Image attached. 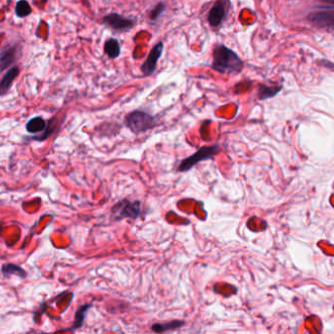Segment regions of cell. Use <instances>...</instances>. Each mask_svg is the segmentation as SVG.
<instances>
[{
	"instance_id": "15",
	"label": "cell",
	"mask_w": 334,
	"mask_h": 334,
	"mask_svg": "<svg viewBox=\"0 0 334 334\" xmlns=\"http://www.w3.org/2000/svg\"><path fill=\"white\" fill-rule=\"evenodd\" d=\"M2 272L5 276H10L12 274L18 275L21 278H24L26 276V272L25 270L19 266L13 265V264H6L2 267Z\"/></svg>"
},
{
	"instance_id": "4",
	"label": "cell",
	"mask_w": 334,
	"mask_h": 334,
	"mask_svg": "<svg viewBox=\"0 0 334 334\" xmlns=\"http://www.w3.org/2000/svg\"><path fill=\"white\" fill-rule=\"evenodd\" d=\"M113 213L120 219H137L141 215V204L139 201L123 200L117 203L113 208Z\"/></svg>"
},
{
	"instance_id": "17",
	"label": "cell",
	"mask_w": 334,
	"mask_h": 334,
	"mask_svg": "<svg viewBox=\"0 0 334 334\" xmlns=\"http://www.w3.org/2000/svg\"><path fill=\"white\" fill-rule=\"evenodd\" d=\"M165 9H166V5L163 2L157 4L155 6V8L150 13V19L154 20V21L157 20L162 15V13L165 11Z\"/></svg>"
},
{
	"instance_id": "5",
	"label": "cell",
	"mask_w": 334,
	"mask_h": 334,
	"mask_svg": "<svg viewBox=\"0 0 334 334\" xmlns=\"http://www.w3.org/2000/svg\"><path fill=\"white\" fill-rule=\"evenodd\" d=\"M103 23L118 32L130 31L134 26V21L119 14H109L103 19Z\"/></svg>"
},
{
	"instance_id": "6",
	"label": "cell",
	"mask_w": 334,
	"mask_h": 334,
	"mask_svg": "<svg viewBox=\"0 0 334 334\" xmlns=\"http://www.w3.org/2000/svg\"><path fill=\"white\" fill-rule=\"evenodd\" d=\"M163 49H164L163 42H158L152 48V50L149 53L147 59L145 60V62L141 66V71H142L143 75L151 76L155 72L156 66H157V62H158L159 58L161 57V55L163 53Z\"/></svg>"
},
{
	"instance_id": "3",
	"label": "cell",
	"mask_w": 334,
	"mask_h": 334,
	"mask_svg": "<svg viewBox=\"0 0 334 334\" xmlns=\"http://www.w3.org/2000/svg\"><path fill=\"white\" fill-rule=\"evenodd\" d=\"M220 149L218 145L213 146H204L200 148L197 152H195L193 155L183 159L179 166L177 167V171H187L191 167L197 165L199 162L209 160L213 156H215L217 153H219Z\"/></svg>"
},
{
	"instance_id": "1",
	"label": "cell",
	"mask_w": 334,
	"mask_h": 334,
	"mask_svg": "<svg viewBox=\"0 0 334 334\" xmlns=\"http://www.w3.org/2000/svg\"><path fill=\"white\" fill-rule=\"evenodd\" d=\"M212 68L222 74H234L241 72L243 62L232 49L219 45L214 50Z\"/></svg>"
},
{
	"instance_id": "12",
	"label": "cell",
	"mask_w": 334,
	"mask_h": 334,
	"mask_svg": "<svg viewBox=\"0 0 334 334\" xmlns=\"http://www.w3.org/2000/svg\"><path fill=\"white\" fill-rule=\"evenodd\" d=\"M104 49L106 54L110 57V58H117L120 53H121V46L120 43L117 39L115 38H110L105 42L104 45Z\"/></svg>"
},
{
	"instance_id": "9",
	"label": "cell",
	"mask_w": 334,
	"mask_h": 334,
	"mask_svg": "<svg viewBox=\"0 0 334 334\" xmlns=\"http://www.w3.org/2000/svg\"><path fill=\"white\" fill-rule=\"evenodd\" d=\"M17 45H7L0 52V72L11 66L17 59Z\"/></svg>"
},
{
	"instance_id": "18",
	"label": "cell",
	"mask_w": 334,
	"mask_h": 334,
	"mask_svg": "<svg viewBox=\"0 0 334 334\" xmlns=\"http://www.w3.org/2000/svg\"><path fill=\"white\" fill-rule=\"evenodd\" d=\"M89 306H84L83 307V309L79 310L78 314H77V320H76V323H75V327L74 329H78V328H81V326L83 325V322H84V314L86 312V310L88 309ZM73 329V330H74Z\"/></svg>"
},
{
	"instance_id": "16",
	"label": "cell",
	"mask_w": 334,
	"mask_h": 334,
	"mask_svg": "<svg viewBox=\"0 0 334 334\" xmlns=\"http://www.w3.org/2000/svg\"><path fill=\"white\" fill-rule=\"evenodd\" d=\"M32 13V8L27 0H20L16 4V15L19 18H24Z\"/></svg>"
},
{
	"instance_id": "2",
	"label": "cell",
	"mask_w": 334,
	"mask_h": 334,
	"mask_svg": "<svg viewBox=\"0 0 334 334\" xmlns=\"http://www.w3.org/2000/svg\"><path fill=\"white\" fill-rule=\"evenodd\" d=\"M126 125L132 132L139 134L154 127V118L146 112L134 111L126 117Z\"/></svg>"
},
{
	"instance_id": "14",
	"label": "cell",
	"mask_w": 334,
	"mask_h": 334,
	"mask_svg": "<svg viewBox=\"0 0 334 334\" xmlns=\"http://www.w3.org/2000/svg\"><path fill=\"white\" fill-rule=\"evenodd\" d=\"M281 90V86H267L261 85L259 87V98L261 100H267L268 98L274 97Z\"/></svg>"
},
{
	"instance_id": "13",
	"label": "cell",
	"mask_w": 334,
	"mask_h": 334,
	"mask_svg": "<svg viewBox=\"0 0 334 334\" xmlns=\"http://www.w3.org/2000/svg\"><path fill=\"white\" fill-rule=\"evenodd\" d=\"M27 131L31 134H37L43 132L46 128V123L41 117H34L27 124Z\"/></svg>"
},
{
	"instance_id": "7",
	"label": "cell",
	"mask_w": 334,
	"mask_h": 334,
	"mask_svg": "<svg viewBox=\"0 0 334 334\" xmlns=\"http://www.w3.org/2000/svg\"><path fill=\"white\" fill-rule=\"evenodd\" d=\"M228 0H218L209 12L208 21L212 27H218L227 15Z\"/></svg>"
},
{
	"instance_id": "8",
	"label": "cell",
	"mask_w": 334,
	"mask_h": 334,
	"mask_svg": "<svg viewBox=\"0 0 334 334\" xmlns=\"http://www.w3.org/2000/svg\"><path fill=\"white\" fill-rule=\"evenodd\" d=\"M309 21L322 28H333L334 25V10L330 12H315L309 15Z\"/></svg>"
},
{
	"instance_id": "10",
	"label": "cell",
	"mask_w": 334,
	"mask_h": 334,
	"mask_svg": "<svg viewBox=\"0 0 334 334\" xmlns=\"http://www.w3.org/2000/svg\"><path fill=\"white\" fill-rule=\"evenodd\" d=\"M18 75H19V68L12 67L9 69V71L4 75V77L0 81V95H4L9 91L12 84L14 83Z\"/></svg>"
},
{
	"instance_id": "19",
	"label": "cell",
	"mask_w": 334,
	"mask_h": 334,
	"mask_svg": "<svg viewBox=\"0 0 334 334\" xmlns=\"http://www.w3.org/2000/svg\"><path fill=\"white\" fill-rule=\"evenodd\" d=\"M323 1H324V2H325V1H326V0H323ZM329 2H331V4H333V3H334V0H330V1H329Z\"/></svg>"
},
{
	"instance_id": "11",
	"label": "cell",
	"mask_w": 334,
	"mask_h": 334,
	"mask_svg": "<svg viewBox=\"0 0 334 334\" xmlns=\"http://www.w3.org/2000/svg\"><path fill=\"white\" fill-rule=\"evenodd\" d=\"M183 325H184V323L181 322V321H171V322H167V323H159V324H155V325L152 326V331L157 333V334L167 333L169 331H174V330L180 329Z\"/></svg>"
}]
</instances>
